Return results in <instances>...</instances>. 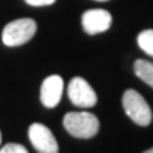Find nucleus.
<instances>
[{
	"label": "nucleus",
	"mask_w": 153,
	"mask_h": 153,
	"mask_svg": "<svg viewBox=\"0 0 153 153\" xmlns=\"http://www.w3.org/2000/svg\"><path fill=\"white\" fill-rule=\"evenodd\" d=\"M65 131L78 139L94 137L99 131V120L91 112H68L62 119Z\"/></svg>",
	"instance_id": "1"
},
{
	"label": "nucleus",
	"mask_w": 153,
	"mask_h": 153,
	"mask_svg": "<svg viewBox=\"0 0 153 153\" xmlns=\"http://www.w3.org/2000/svg\"><path fill=\"white\" fill-rule=\"evenodd\" d=\"M37 31V23L33 19H17L6 24L1 33V40L7 47H19L28 43Z\"/></svg>",
	"instance_id": "2"
},
{
	"label": "nucleus",
	"mask_w": 153,
	"mask_h": 153,
	"mask_svg": "<svg viewBox=\"0 0 153 153\" xmlns=\"http://www.w3.org/2000/svg\"><path fill=\"white\" fill-rule=\"evenodd\" d=\"M122 105H123L126 115L136 125L148 126L152 122V109H150L148 102L145 101V98L137 91H135V89L125 91L123 97H122Z\"/></svg>",
	"instance_id": "3"
},
{
	"label": "nucleus",
	"mask_w": 153,
	"mask_h": 153,
	"mask_svg": "<svg viewBox=\"0 0 153 153\" xmlns=\"http://www.w3.org/2000/svg\"><path fill=\"white\" fill-rule=\"evenodd\" d=\"M68 98L78 108H92L98 102L97 92L82 76H74L68 84Z\"/></svg>",
	"instance_id": "4"
},
{
	"label": "nucleus",
	"mask_w": 153,
	"mask_h": 153,
	"mask_svg": "<svg viewBox=\"0 0 153 153\" xmlns=\"http://www.w3.org/2000/svg\"><path fill=\"white\" fill-rule=\"evenodd\" d=\"M28 139L38 153H58V142L53 132L43 123H33L28 128Z\"/></svg>",
	"instance_id": "5"
},
{
	"label": "nucleus",
	"mask_w": 153,
	"mask_h": 153,
	"mask_svg": "<svg viewBox=\"0 0 153 153\" xmlns=\"http://www.w3.org/2000/svg\"><path fill=\"white\" fill-rule=\"evenodd\" d=\"M82 27L88 34L104 33L112 24V16L108 10L104 9H91L82 14Z\"/></svg>",
	"instance_id": "6"
},
{
	"label": "nucleus",
	"mask_w": 153,
	"mask_h": 153,
	"mask_svg": "<svg viewBox=\"0 0 153 153\" xmlns=\"http://www.w3.org/2000/svg\"><path fill=\"white\" fill-rule=\"evenodd\" d=\"M64 91V79L60 75H50L41 84L40 99L45 108H55L60 104L61 97Z\"/></svg>",
	"instance_id": "7"
},
{
	"label": "nucleus",
	"mask_w": 153,
	"mask_h": 153,
	"mask_svg": "<svg viewBox=\"0 0 153 153\" xmlns=\"http://www.w3.org/2000/svg\"><path fill=\"white\" fill-rule=\"evenodd\" d=\"M133 71L137 78H140L149 87L153 88V62L146 60H136L133 64Z\"/></svg>",
	"instance_id": "8"
},
{
	"label": "nucleus",
	"mask_w": 153,
	"mask_h": 153,
	"mask_svg": "<svg viewBox=\"0 0 153 153\" xmlns=\"http://www.w3.org/2000/svg\"><path fill=\"white\" fill-rule=\"evenodd\" d=\"M137 45L150 57H153V30H143L137 36Z\"/></svg>",
	"instance_id": "9"
},
{
	"label": "nucleus",
	"mask_w": 153,
	"mask_h": 153,
	"mask_svg": "<svg viewBox=\"0 0 153 153\" xmlns=\"http://www.w3.org/2000/svg\"><path fill=\"white\" fill-rule=\"evenodd\" d=\"M0 153H28V150L20 143H7L0 149Z\"/></svg>",
	"instance_id": "10"
},
{
	"label": "nucleus",
	"mask_w": 153,
	"mask_h": 153,
	"mask_svg": "<svg viewBox=\"0 0 153 153\" xmlns=\"http://www.w3.org/2000/svg\"><path fill=\"white\" fill-rule=\"evenodd\" d=\"M24 1L33 7H43V6H50L55 3V0H24Z\"/></svg>",
	"instance_id": "11"
},
{
	"label": "nucleus",
	"mask_w": 153,
	"mask_h": 153,
	"mask_svg": "<svg viewBox=\"0 0 153 153\" xmlns=\"http://www.w3.org/2000/svg\"><path fill=\"white\" fill-rule=\"evenodd\" d=\"M143 153H153V148H152V149H148L146 152H143Z\"/></svg>",
	"instance_id": "12"
},
{
	"label": "nucleus",
	"mask_w": 153,
	"mask_h": 153,
	"mask_svg": "<svg viewBox=\"0 0 153 153\" xmlns=\"http://www.w3.org/2000/svg\"><path fill=\"white\" fill-rule=\"evenodd\" d=\"M97 1H108V0H97Z\"/></svg>",
	"instance_id": "13"
},
{
	"label": "nucleus",
	"mask_w": 153,
	"mask_h": 153,
	"mask_svg": "<svg viewBox=\"0 0 153 153\" xmlns=\"http://www.w3.org/2000/svg\"><path fill=\"white\" fill-rule=\"evenodd\" d=\"M0 143H1V133H0Z\"/></svg>",
	"instance_id": "14"
}]
</instances>
